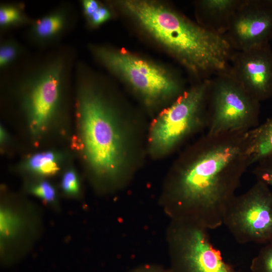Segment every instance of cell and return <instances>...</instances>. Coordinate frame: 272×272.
Wrapping results in <instances>:
<instances>
[{
	"label": "cell",
	"instance_id": "1",
	"mask_svg": "<svg viewBox=\"0 0 272 272\" xmlns=\"http://www.w3.org/2000/svg\"><path fill=\"white\" fill-rule=\"evenodd\" d=\"M247 133H206L179 167L172 194L183 222L208 230L223 225L226 211L251 166Z\"/></svg>",
	"mask_w": 272,
	"mask_h": 272
},
{
	"label": "cell",
	"instance_id": "2",
	"mask_svg": "<svg viewBox=\"0 0 272 272\" xmlns=\"http://www.w3.org/2000/svg\"><path fill=\"white\" fill-rule=\"evenodd\" d=\"M117 5L199 81L228 73L235 50L215 33L158 2L123 0Z\"/></svg>",
	"mask_w": 272,
	"mask_h": 272
},
{
	"label": "cell",
	"instance_id": "3",
	"mask_svg": "<svg viewBox=\"0 0 272 272\" xmlns=\"http://www.w3.org/2000/svg\"><path fill=\"white\" fill-rule=\"evenodd\" d=\"M77 60L75 48L61 44L29 54L4 73L3 82L15 92L34 133L43 131L63 109Z\"/></svg>",
	"mask_w": 272,
	"mask_h": 272
},
{
	"label": "cell",
	"instance_id": "4",
	"mask_svg": "<svg viewBox=\"0 0 272 272\" xmlns=\"http://www.w3.org/2000/svg\"><path fill=\"white\" fill-rule=\"evenodd\" d=\"M97 79L87 64L77 60L75 106L83 154L96 174L112 178L123 165L124 139L115 110Z\"/></svg>",
	"mask_w": 272,
	"mask_h": 272
},
{
	"label": "cell",
	"instance_id": "5",
	"mask_svg": "<svg viewBox=\"0 0 272 272\" xmlns=\"http://www.w3.org/2000/svg\"><path fill=\"white\" fill-rule=\"evenodd\" d=\"M88 47L98 62L149 103L175 99L185 90L180 79L155 63L107 45L90 44Z\"/></svg>",
	"mask_w": 272,
	"mask_h": 272
},
{
	"label": "cell",
	"instance_id": "6",
	"mask_svg": "<svg viewBox=\"0 0 272 272\" xmlns=\"http://www.w3.org/2000/svg\"><path fill=\"white\" fill-rule=\"evenodd\" d=\"M210 80L185 90L156 118L150 134L153 153H167L194 131L207 129Z\"/></svg>",
	"mask_w": 272,
	"mask_h": 272
},
{
	"label": "cell",
	"instance_id": "7",
	"mask_svg": "<svg viewBox=\"0 0 272 272\" xmlns=\"http://www.w3.org/2000/svg\"><path fill=\"white\" fill-rule=\"evenodd\" d=\"M208 111L209 135L248 132L259 124L260 102L229 72L210 79Z\"/></svg>",
	"mask_w": 272,
	"mask_h": 272
},
{
	"label": "cell",
	"instance_id": "8",
	"mask_svg": "<svg viewBox=\"0 0 272 272\" xmlns=\"http://www.w3.org/2000/svg\"><path fill=\"white\" fill-rule=\"evenodd\" d=\"M223 225L240 244H266L272 241V190L256 182L236 195L228 206Z\"/></svg>",
	"mask_w": 272,
	"mask_h": 272
},
{
	"label": "cell",
	"instance_id": "9",
	"mask_svg": "<svg viewBox=\"0 0 272 272\" xmlns=\"http://www.w3.org/2000/svg\"><path fill=\"white\" fill-rule=\"evenodd\" d=\"M174 234L172 272H240L212 244L208 229L183 222Z\"/></svg>",
	"mask_w": 272,
	"mask_h": 272
},
{
	"label": "cell",
	"instance_id": "10",
	"mask_svg": "<svg viewBox=\"0 0 272 272\" xmlns=\"http://www.w3.org/2000/svg\"><path fill=\"white\" fill-rule=\"evenodd\" d=\"M235 51L269 43L272 5L269 0H242L224 35Z\"/></svg>",
	"mask_w": 272,
	"mask_h": 272
},
{
	"label": "cell",
	"instance_id": "11",
	"mask_svg": "<svg viewBox=\"0 0 272 272\" xmlns=\"http://www.w3.org/2000/svg\"><path fill=\"white\" fill-rule=\"evenodd\" d=\"M229 73L260 102L272 97V49L269 43L235 51Z\"/></svg>",
	"mask_w": 272,
	"mask_h": 272
},
{
	"label": "cell",
	"instance_id": "12",
	"mask_svg": "<svg viewBox=\"0 0 272 272\" xmlns=\"http://www.w3.org/2000/svg\"><path fill=\"white\" fill-rule=\"evenodd\" d=\"M76 7L63 2L37 18H33L25 32L27 41L41 50L51 49L61 44L64 37L73 30L78 22Z\"/></svg>",
	"mask_w": 272,
	"mask_h": 272
},
{
	"label": "cell",
	"instance_id": "13",
	"mask_svg": "<svg viewBox=\"0 0 272 272\" xmlns=\"http://www.w3.org/2000/svg\"><path fill=\"white\" fill-rule=\"evenodd\" d=\"M242 0H201L197 2V23L206 29L224 35Z\"/></svg>",
	"mask_w": 272,
	"mask_h": 272
},
{
	"label": "cell",
	"instance_id": "14",
	"mask_svg": "<svg viewBox=\"0 0 272 272\" xmlns=\"http://www.w3.org/2000/svg\"><path fill=\"white\" fill-rule=\"evenodd\" d=\"M250 166L272 155V117L248 131Z\"/></svg>",
	"mask_w": 272,
	"mask_h": 272
},
{
	"label": "cell",
	"instance_id": "15",
	"mask_svg": "<svg viewBox=\"0 0 272 272\" xmlns=\"http://www.w3.org/2000/svg\"><path fill=\"white\" fill-rule=\"evenodd\" d=\"M33 19L27 14L23 3L3 2L0 5L1 34L23 26L28 27Z\"/></svg>",
	"mask_w": 272,
	"mask_h": 272
},
{
	"label": "cell",
	"instance_id": "16",
	"mask_svg": "<svg viewBox=\"0 0 272 272\" xmlns=\"http://www.w3.org/2000/svg\"><path fill=\"white\" fill-rule=\"evenodd\" d=\"M29 55L25 47L14 37L3 38L0 42V71H9Z\"/></svg>",
	"mask_w": 272,
	"mask_h": 272
},
{
	"label": "cell",
	"instance_id": "17",
	"mask_svg": "<svg viewBox=\"0 0 272 272\" xmlns=\"http://www.w3.org/2000/svg\"><path fill=\"white\" fill-rule=\"evenodd\" d=\"M82 14L89 27L95 28L108 21L112 17L110 9L96 0L80 1Z\"/></svg>",
	"mask_w": 272,
	"mask_h": 272
},
{
	"label": "cell",
	"instance_id": "18",
	"mask_svg": "<svg viewBox=\"0 0 272 272\" xmlns=\"http://www.w3.org/2000/svg\"><path fill=\"white\" fill-rule=\"evenodd\" d=\"M26 167L30 171L44 176L53 175L59 169L57 156L52 152L33 155L27 161Z\"/></svg>",
	"mask_w": 272,
	"mask_h": 272
},
{
	"label": "cell",
	"instance_id": "19",
	"mask_svg": "<svg viewBox=\"0 0 272 272\" xmlns=\"http://www.w3.org/2000/svg\"><path fill=\"white\" fill-rule=\"evenodd\" d=\"M250 268L252 272H272V241L264 244L253 258Z\"/></svg>",
	"mask_w": 272,
	"mask_h": 272
},
{
	"label": "cell",
	"instance_id": "20",
	"mask_svg": "<svg viewBox=\"0 0 272 272\" xmlns=\"http://www.w3.org/2000/svg\"><path fill=\"white\" fill-rule=\"evenodd\" d=\"M254 165L252 172L256 181H261L272 188V155L260 160Z\"/></svg>",
	"mask_w": 272,
	"mask_h": 272
},
{
	"label": "cell",
	"instance_id": "21",
	"mask_svg": "<svg viewBox=\"0 0 272 272\" xmlns=\"http://www.w3.org/2000/svg\"><path fill=\"white\" fill-rule=\"evenodd\" d=\"M1 230L3 235L14 234L19 225V220L12 212L3 211L1 216Z\"/></svg>",
	"mask_w": 272,
	"mask_h": 272
},
{
	"label": "cell",
	"instance_id": "22",
	"mask_svg": "<svg viewBox=\"0 0 272 272\" xmlns=\"http://www.w3.org/2000/svg\"><path fill=\"white\" fill-rule=\"evenodd\" d=\"M31 192L43 200L51 202L55 200V191L54 187L47 181H42L31 188Z\"/></svg>",
	"mask_w": 272,
	"mask_h": 272
},
{
	"label": "cell",
	"instance_id": "23",
	"mask_svg": "<svg viewBox=\"0 0 272 272\" xmlns=\"http://www.w3.org/2000/svg\"><path fill=\"white\" fill-rule=\"evenodd\" d=\"M61 187L67 194L75 195L79 192V180L74 170H70L64 173L61 180Z\"/></svg>",
	"mask_w": 272,
	"mask_h": 272
},
{
	"label": "cell",
	"instance_id": "24",
	"mask_svg": "<svg viewBox=\"0 0 272 272\" xmlns=\"http://www.w3.org/2000/svg\"><path fill=\"white\" fill-rule=\"evenodd\" d=\"M135 272H163L159 269L152 268H145L141 270H138Z\"/></svg>",
	"mask_w": 272,
	"mask_h": 272
}]
</instances>
